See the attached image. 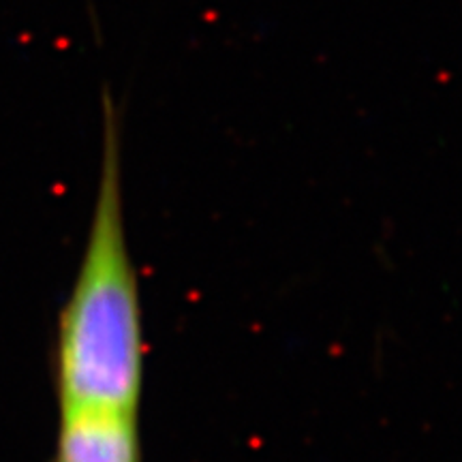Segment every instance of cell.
<instances>
[{
    "mask_svg": "<svg viewBox=\"0 0 462 462\" xmlns=\"http://www.w3.org/2000/svg\"><path fill=\"white\" fill-rule=\"evenodd\" d=\"M60 407L137 411L143 383V328L123 201V123L103 90V152L82 262L58 319L54 349Z\"/></svg>",
    "mask_w": 462,
    "mask_h": 462,
    "instance_id": "6da1fadb",
    "label": "cell"
},
{
    "mask_svg": "<svg viewBox=\"0 0 462 462\" xmlns=\"http://www.w3.org/2000/svg\"><path fill=\"white\" fill-rule=\"evenodd\" d=\"M50 462H142L137 411L116 407H60Z\"/></svg>",
    "mask_w": 462,
    "mask_h": 462,
    "instance_id": "7a4b0ae2",
    "label": "cell"
}]
</instances>
